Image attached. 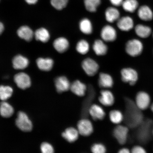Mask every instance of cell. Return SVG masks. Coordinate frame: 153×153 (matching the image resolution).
I'll list each match as a JSON object with an SVG mask.
<instances>
[{
  "instance_id": "36",
  "label": "cell",
  "mask_w": 153,
  "mask_h": 153,
  "mask_svg": "<svg viewBox=\"0 0 153 153\" xmlns=\"http://www.w3.org/2000/svg\"><path fill=\"white\" fill-rule=\"evenodd\" d=\"M91 151L94 153H104L106 152V149L104 145L96 143L92 146Z\"/></svg>"
},
{
  "instance_id": "10",
  "label": "cell",
  "mask_w": 153,
  "mask_h": 153,
  "mask_svg": "<svg viewBox=\"0 0 153 153\" xmlns=\"http://www.w3.org/2000/svg\"><path fill=\"white\" fill-rule=\"evenodd\" d=\"M14 80L17 86L22 89L27 88L31 85V80L29 76L25 73H19L16 74Z\"/></svg>"
},
{
  "instance_id": "18",
  "label": "cell",
  "mask_w": 153,
  "mask_h": 153,
  "mask_svg": "<svg viewBox=\"0 0 153 153\" xmlns=\"http://www.w3.org/2000/svg\"><path fill=\"white\" fill-rule=\"evenodd\" d=\"M29 62L28 59L22 55L15 56L13 60V67L17 70H22L27 68Z\"/></svg>"
},
{
  "instance_id": "27",
  "label": "cell",
  "mask_w": 153,
  "mask_h": 153,
  "mask_svg": "<svg viewBox=\"0 0 153 153\" xmlns=\"http://www.w3.org/2000/svg\"><path fill=\"white\" fill-rule=\"evenodd\" d=\"M34 35L36 40L43 43L47 42L50 37L49 31L44 28H40L36 30Z\"/></svg>"
},
{
  "instance_id": "24",
  "label": "cell",
  "mask_w": 153,
  "mask_h": 153,
  "mask_svg": "<svg viewBox=\"0 0 153 153\" xmlns=\"http://www.w3.org/2000/svg\"><path fill=\"white\" fill-rule=\"evenodd\" d=\"M105 14L106 20L110 23L117 21L120 18V11L117 9L113 7H110L107 8Z\"/></svg>"
},
{
  "instance_id": "29",
  "label": "cell",
  "mask_w": 153,
  "mask_h": 153,
  "mask_svg": "<svg viewBox=\"0 0 153 153\" xmlns=\"http://www.w3.org/2000/svg\"><path fill=\"white\" fill-rule=\"evenodd\" d=\"M138 3L137 0H125L122 5L124 10L127 12H134L138 7Z\"/></svg>"
},
{
  "instance_id": "9",
  "label": "cell",
  "mask_w": 153,
  "mask_h": 153,
  "mask_svg": "<svg viewBox=\"0 0 153 153\" xmlns=\"http://www.w3.org/2000/svg\"><path fill=\"white\" fill-rule=\"evenodd\" d=\"M150 101V96L145 92H139L136 97L135 104L141 110H146L149 108Z\"/></svg>"
},
{
  "instance_id": "16",
  "label": "cell",
  "mask_w": 153,
  "mask_h": 153,
  "mask_svg": "<svg viewBox=\"0 0 153 153\" xmlns=\"http://www.w3.org/2000/svg\"><path fill=\"white\" fill-rule=\"evenodd\" d=\"M87 89L85 84L79 80H76L71 84L70 89L74 94L78 96L82 97L85 94Z\"/></svg>"
},
{
  "instance_id": "4",
  "label": "cell",
  "mask_w": 153,
  "mask_h": 153,
  "mask_svg": "<svg viewBox=\"0 0 153 153\" xmlns=\"http://www.w3.org/2000/svg\"><path fill=\"white\" fill-rule=\"evenodd\" d=\"M16 125L22 131L28 132L32 129V122L27 114L23 112H19L16 120Z\"/></svg>"
},
{
  "instance_id": "38",
  "label": "cell",
  "mask_w": 153,
  "mask_h": 153,
  "mask_svg": "<svg viewBox=\"0 0 153 153\" xmlns=\"http://www.w3.org/2000/svg\"><path fill=\"white\" fill-rule=\"evenodd\" d=\"M131 152L133 153H145L146 151L143 147L139 146H134L132 149Z\"/></svg>"
},
{
  "instance_id": "28",
  "label": "cell",
  "mask_w": 153,
  "mask_h": 153,
  "mask_svg": "<svg viewBox=\"0 0 153 153\" xmlns=\"http://www.w3.org/2000/svg\"><path fill=\"white\" fill-rule=\"evenodd\" d=\"M14 110L13 107L8 103L3 101L0 105V114L5 118L10 117L14 113Z\"/></svg>"
},
{
  "instance_id": "12",
  "label": "cell",
  "mask_w": 153,
  "mask_h": 153,
  "mask_svg": "<svg viewBox=\"0 0 153 153\" xmlns=\"http://www.w3.org/2000/svg\"><path fill=\"white\" fill-rule=\"evenodd\" d=\"M71 84L66 76H60L55 80V85L56 90L59 93L68 91L70 89Z\"/></svg>"
},
{
  "instance_id": "2",
  "label": "cell",
  "mask_w": 153,
  "mask_h": 153,
  "mask_svg": "<svg viewBox=\"0 0 153 153\" xmlns=\"http://www.w3.org/2000/svg\"><path fill=\"white\" fill-rule=\"evenodd\" d=\"M152 121L147 120L143 122L138 127L137 133V137L140 143H145L150 140L151 137Z\"/></svg>"
},
{
  "instance_id": "20",
  "label": "cell",
  "mask_w": 153,
  "mask_h": 153,
  "mask_svg": "<svg viewBox=\"0 0 153 153\" xmlns=\"http://www.w3.org/2000/svg\"><path fill=\"white\" fill-rule=\"evenodd\" d=\"M137 15L141 20L144 21H150L153 18V13L152 10L146 5L140 7L137 11Z\"/></svg>"
},
{
  "instance_id": "41",
  "label": "cell",
  "mask_w": 153,
  "mask_h": 153,
  "mask_svg": "<svg viewBox=\"0 0 153 153\" xmlns=\"http://www.w3.org/2000/svg\"><path fill=\"white\" fill-rule=\"evenodd\" d=\"M118 152L120 153H129L130 152L128 149L124 148L120 149Z\"/></svg>"
},
{
  "instance_id": "31",
  "label": "cell",
  "mask_w": 153,
  "mask_h": 153,
  "mask_svg": "<svg viewBox=\"0 0 153 153\" xmlns=\"http://www.w3.org/2000/svg\"><path fill=\"white\" fill-rule=\"evenodd\" d=\"M84 2L86 9L91 13L96 12L101 3V0H84Z\"/></svg>"
},
{
  "instance_id": "45",
  "label": "cell",
  "mask_w": 153,
  "mask_h": 153,
  "mask_svg": "<svg viewBox=\"0 0 153 153\" xmlns=\"http://www.w3.org/2000/svg\"></svg>"
},
{
  "instance_id": "30",
  "label": "cell",
  "mask_w": 153,
  "mask_h": 153,
  "mask_svg": "<svg viewBox=\"0 0 153 153\" xmlns=\"http://www.w3.org/2000/svg\"><path fill=\"white\" fill-rule=\"evenodd\" d=\"M79 28L82 33L86 34H91L93 32L92 25L88 19H84L80 22Z\"/></svg>"
},
{
  "instance_id": "6",
  "label": "cell",
  "mask_w": 153,
  "mask_h": 153,
  "mask_svg": "<svg viewBox=\"0 0 153 153\" xmlns=\"http://www.w3.org/2000/svg\"><path fill=\"white\" fill-rule=\"evenodd\" d=\"M128 131V127L127 126L118 125L114 129V136L118 143L123 145L127 142Z\"/></svg>"
},
{
  "instance_id": "40",
  "label": "cell",
  "mask_w": 153,
  "mask_h": 153,
  "mask_svg": "<svg viewBox=\"0 0 153 153\" xmlns=\"http://www.w3.org/2000/svg\"><path fill=\"white\" fill-rule=\"evenodd\" d=\"M38 0H25L27 3L29 4H34L37 2Z\"/></svg>"
},
{
  "instance_id": "39",
  "label": "cell",
  "mask_w": 153,
  "mask_h": 153,
  "mask_svg": "<svg viewBox=\"0 0 153 153\" xmlns=\"http://www.w3.org/2000/svg\"><path fill=\"white\" fill-rule=\"evenodd\" d=\"M112 4L116 7L120 6L122 5L124 0H109Z\"/></svg>"
},
{
  "instance_id": "44",
  "label": "cell",
  "mask_w": 153,
  "mask_h": 153,
  "mask_svg": "<svg viewBox=\"0 0 153 153\" xmlns=\"http://www.w3.org/2000/svg\"><path fill=\"white\" fill-rule=\"evenodd\" d=\"M152 133L153 135V129H152Z\"/></svg>"
},
{
  "instance_id": "15",
  "label": "cell",
  "mask_w": 153,
  "mask_h": 153,
  "mask_svg": "<svg viewBox=\"0 0 153 153\" xmlns=\"http://www.w3.org/2000/svg\"><path fill=\"white\" fill-rule=\"evenodd\" d=\"M117 25L120 30L123 31H128L133 28L134 22L129 16H124L117 20Z\"/></svg>"
},
{
  "instance_id": "21",
  "label": "cell",
  "mask_w": 153,
  "mask_h": 153,
  "mask_svg": "<svg viewBox=\"0 0 153 153\" xmlns=\"http://www.w3.org/2000/svg\"><path fill=\"white\" fill-rule=\"evenodd\" d=\"M17 34L19 37L28 42L31 41L34 36L33 30L26 26H22L19 28Z\"/></svg>"
},
{
  "instance_id": "14",
  "label": "cell",
  "mask_w": 153,
  "mask_h": 153,
  "mask_svg": "<svg viewBox=\"0 0 153 153\" xmlns=\"http://www.w3.org/2000/svg\"><path fill=\"white\" fill-rule=\"evenodd\" d=\"M89 114L94 120H102L105 116V112L102 107L97 104H93L89 108Z\"/></svg>"
},
{
  "instance_id": "5",
  "label": "cell",
  "mask_w": 153,
  "mask_h": 153,
  "mask_svg": "<svg viewBox=\"0 0 153 153\" xmlns=\"http://www.w3.org/2000/svg\"><path fill=\"white\" fill-rule=\"evenodd\" d=\"M121 74L122 81L131 85H134L138 80V74L135 70L131 68L123 69L121 71Z\"/></svg>"
},
{
  "instance_id": "7",
  "label": "cell",
  "mask_w": 153,
  "mask_h": 153,
  "mask_svg": "<svg viewBox=\"0 0 153 153\" xmlns=\"http://www.w3.org/2000/svg\"><path fill=\"white\" fill-rule=\"evenodd\" d=\"M77 130L80 134L83 136H88L93 131V127L90 120L86 118L78 122Z\"/></svg>"
},
{
  "instance_id": "11",
  "label": "cell",
  "mask_w": 153,
  "mask_h": 153,
  "mask_svg": "<svg viewBox=\"0 0 153 153\" xmlns=\"http://www.w3.org/2000/svg\"><path fill=\"white\" fill-rule=\"evenodd\" d=\"M101 37L104 41L113 42L117 38V33L115 29L110 25L105 26L101 30Z\"/></svg>"
},
{
  "instance_id": "34",
  "label": "cell",
  "mask_w": 153,
  "mask_h": 153,
  "mask_svg": "<svg viewBox=\"0 0 153 153\" xmlns=\"http://www.w3.org/2000/svg\"><path fill=\"white\" fill-rule=\"evenodd\" d=\"M76 49L77 52L81 54H85L89 51V44L85 40H81L76 45Z\"/></svg>"
},
{
  "instance_id": "25",
  "label": "cell",
  "mask_w": 153,
  "mask_h": 153,
  "mask_svg": "<svg viewBox=\"0 0 153 153\" xmlns=\"http://www.w3.org/2000/svg\"><path fill=\"white\" fill-rule=\"evenodd\" d=\"M136 33L141 38H148L152 33V29L149 27L139 24L136 26L135 28Z\"/></svg>"
},
{
  "instance_id": "13",
  "label": "cell",
  "mask_w": 153,
  "mask_h": 153,
  "mask_svg": "<svg viewBox=\"0 0 153 153\" xmlns=\"http://www.w3.org/2000/svg\"><path fill=\"white\" fill-rule=\"evenodd\" d=\"M99 100L101 104L106 106H111L114 102L113 94L111 92L107 90L101 91Z\"/></svg>"
},
{
  "instance_id": "23",
  "label": "cell",
  "mask_w": 153,
  "mask_h": 153,
  "mask_svg": "<svg viewBox=\"0 0 153 153\" xmlns=\"http://www.w3.org/2000/svg\"><path fill=\"white\" fill-rule=\"evenodd\" d=\"M36 62L40 70L45 71H50L52 68L53 65V60L49 58H38Z\"/></svg>"
},
{
  "instance_id": "19",
  "label": "cell",
  "mask_w": 153,
  "mask_h": 153,
  "mask_svg": "<svg viewBox=\"0 0 153 153\" xmlns=\"http://www.w3.org/2000/svg\"><path fill=\"white\" fill-rule=\"evenodd\" d=\"M53 46L56 50L60 53L65 52L69 47V43L68 40L64 37H60L55 39Z\"/></svg>"
},
{
  "instance_id": "43",
  "label": "cell",
  "mask_w": 153,
  "mask_h": 153,
  "mask_svg": "<svg viewBox=\"0 0 153 153\" xmlns=\"http://www.w3.org/2000/svg\"><path fill=\"white\" fill-rule=\"evenodd\" d=\"M151 110H152V111L153 112V103L152 105H151Z\"/></svg>"
},
{
  "instance_id": "35",
  "label": "cell",
  "mask_w": 153,
  "mask_h": 153,
  "mask_svg": "<svg viewBox=\"0 0 153 153\" xmlns=\"http://www.w3.org/2000/svg\"><path fill=\"white\" fill-rule=\"evenodd\" d=\"M68 0H51L52 6L58 10H62L68 4Z\"/></svg>"
},
{
  "instance_id": "26",
  "label": "cell",
  "mask_w": 153,
  "mask_h": 153,
  "mask_svg": "<svg viewBox=\"0 0 153 153\" xmlns=\"http://www.w3.org/2000/svg\"><path fill=\"white\" fill-rule=\"evenodd\" d=\"M93 48L96 54L99 56L106 54L108 49L107 45L100 40L95 41Z\"/></svg>"
},
{
  "instance_id": "22",
  "label": "cell",
  "mask_w": 153,
  "mask_h": 153,
  "mask_svg": "<svg viewBox=\"0 0 153 153\" xmlns=\"http://www.w3.org/2000/svg\"><path fill=\"white\" fill-rule=\"evenodd\" d=\"M99 83L100 87L108 88H111L113 85V79L109 74L101 73L99 75Z\"/></svg>"
},
{
  "instance_id": "8",
  "label": "cell",
  "mask_w": 153,
  "mask_h": 153,
  "mask_svg": "<svg viewBox=\"0 0 153 153\" xmlns=\"http://www.w3.org/2000/svg\"><path fill=\"white\" fill-rule=\"evenodd\" d=\"M82 67L86 74L90 76H94L99 68L98 64L93 59L88 58L82 62Z\"/></svg>"
},
{
  "instance_id": "32",
  "label": "cell",
  "mask_w": 153,
  "mask_h": 153,
  "mask_svg": "<svg viewBox=\"0 0 153 153\" xmlns=\"http://www.w3.org/2000/svg\"><path fill=\"white\" fill-rule=\"evenodd\" d=\"M12 88L8 86H0V99L3 101L7 100L13 94Z\"/></svg>"
},
{
  "instance_id": "33",
  "label": "cell",
  "mask_w": 153,
  "mask_h": 153,
  "mask_svg": "<svg viewBox=\"0 0 153 153\" xmlns=\"http://www.w3.org/2000/svg\"><path fill=\"white\" fill-rule=\"evenodd\" d=\"M110 119L113 123L119 124L124 120V116L122 112L119 110H113L109 114Z\"/></svg>"
},
{
  "instance_id": "42",
  "label": "cell",
  "mask_w": 153,
  "mask_h": 153,
  "mask_svg": "<svg viewBox=\"0 0 153 153\" xmlns=\"http://www.w3.org/2000/svg\"><path fill=\"white\" fill-rule=\"evenodd\" d=\"M4 26L1 22H0V35L3 33L4 30Z\"/></svg>"
},
{
  "instance_id": "17",
  "label": "cell",
  "mask_w": 153,
  "mask_h": 153,
  "mask_svg": "<svg viewBox=\"0 0 153 153\" xmlns=\"http://www.w3.org/2000/svg\"><path fill=\"white\" fill-rule=\"evenodd\" d=\"M79 134L77 129L74 127H69L63 132L62 137L68 142L72 143L77 140Z\"/></svg>"
},
{
  "instance_id": "37",
  "label": "cell",
  "mask_w": 153,
  "mask_h": 153,
  "mask_svg": "<svg viewBox=\"0 0 153 153\" xmlns=\"http://www.w3.org/2000/svg\"><path fill=\"white\" fill-rule=\"evenodd\" d=\"M41 150L43 153H53L54 149L51 145L47 143H42L41 147Z\"/></svg>"
},
{
  "instance_id": "3",
  "label": "cell",
  "mask_w": 153,
  "mask_h": 153,
  "mask_svg": "<svg viewBox=\"0 0 153 153\" xmlns=\"http://www.w3.org/2000/svg\"><path fill=\"white\" fill-rule=\"evenodd\" d=\"M125 49L128 54L132 57H137L142 53L143 46L142 42L137 39L128 41L126 44Z\"/></svg>"
},
{
  "instance_id": "1",
  "label": "cell",
  "mask_w": 153,
  "mask_h": 153,
  "mask_svg": "<svg viewBox=\"0 0 153 153\" xmlns=\"http://www.w3.org/2000/svg\"><path fill=\"white\" fill-rule=\"evenodd\" d=\"M124 119L127 127L131 128L138 127L143 120L141 110L131 99H126V114Z\"/></svg>"
},
{
  "instance_id": "46",
  "label": "cell",
  "mask_w": 153,
  "mask_h": 153,
  "mask_svg": "<svg viewBox=\"0 0 153 153\" xmlns=\"http://www.w3.org/2000/svg\"><path fill=\"white\" fill-rule=\"evenodd\" d=\"M0 1H1V0H0Z\"/></svg>"
}]
</instances>
